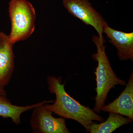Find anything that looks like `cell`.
<instances>
[{
	"mask_svg": "<svg viewBox=\"0 0 133 133\" xmlns=\"http://www.w3.org/2000/svg\"><path fill=\"white\" fill-rule=\"evenodd\" d=\"M52 101H44L35 104L26 106H19L12 104L7 97L0 95V116L4 118H10L12 121L17 125L21 123V116L22 114L38 106L46 103L53 102Z\"/></svg>",
	"mask_w": 133,
	"mask_h": 133,
	"instance_id": "9c48e42d",
	"label": "cell"
},
{
	"mask_svg": "<svg viewBox=\"0 0 133 133\" xmlns=\"http://www.w3.org/2000/svg\"><path fill=\"white\" fill-rule=\"evenodd\" d=\"M45 103L34 108L30 125L33 132L39 133H69L64 118H55Z\"/></svg>",
	"mask_w": 133,
	"mask_h": 133,
	"instance_id": "5b68a950",
	"label": "cell"
},
{
	"mask_svg": "<svg viewBox=\"0 0 133 133\" xmlns=\"http://www.w3.org/2000/svg\"><path fill=\"white\" fill-rule=\"evenodd\" d=\"M109 116L104 122L98 124L93 122L89 126L91 133H111L120 127L131 123L133 119L115 113H109Z\"/></svg>",
	"mask_w": 133,
	"mask_h": 133,
	"instance_id": "30bf717a",
	"label": "cell"
},
{
	"mask_svg": "<svg viewBox=\"0 0 133 133\" xmlns=\"http://www.w3.org/2000/svg\"><path fill=\"white\" fill-rule=\"evenodd\" d=\"M0 95L6 97L7 94L4 88L0 85Z\"/></svg>",
	"mask_w": 133,
	"mask_h": 133,
	"instance_id": "8fae6325",
	"label": "cell"
},
{
	"mask_svg": "<svg viewBox=\"0 0 133 133\" xmlns=\"http://www.w3.org/2000/svg\"><path fill=\"white\" fill-rule=\"evenodd\" d=\"M63 3L70 14L87 25L92 26L100 38H104L103 31L107 23L92 7L89 0H63Z\"/></svg>",
	"mask_w": 133,
	"mask_h": 133,
	"instance_id": "277c9868",
	"label": "cell"
},
{
	"mask_svg": "<svg viewBox=\"0 0 133 133\" xmlns=\"http://www.w3.org/2000/svg\"><path fill=\"white\" fill-rule=\"evenodd\" d=\"M103 33L106 35L109 42L115 46L118 56L121 61L133 60V33L118 31L107 25Z\"/></svg>",
	"mask_w": 133,
	"mask_h": 133,
	"instance_id": "52a82bcc",
	"label": "cell"
},
{
	"mask_svg": "<svg viewBox=\"0 0 133 133\" xmlns=\"http://www.w3.org/2000/svg\"><path fill=\"white\" fill-rule=\"evenodd\" d=\"M92 41L96 45L97 52L92 57L98 62L97 67L94 72L96 76L95 90L97 95L93 111L99 114L111 89L117 85H126L127 83L124 80L118 77L113 70L106 54L104 38H101L99 36H93Z\"/></svg>",
	"mask_w": 133,
	"mask_h": 133,
	"instance_id": "7a4b0ae2",
	"label": "cell"
},
{
	"mask_svg": "<svg viewBox=\"0 0 133 133\" xmlns=\"http://www.w3.org/2000/svg\"><path fill=\"white\" fill-rule=\"evenodd\" d=\"M125 88L117 98L103 106V111L121 115L133 119V73H131Z\"/></svg>",
	"mask_w": 133,
	"mask_h": 133,
	"instance_id": "ba28073f",
	"label": "cell"
},
{
	"mask_svg": "<svg viewBox=\"0 0 133 133\" xmlns=\"http://www.w3.org/2000/svg\"><path fill=\"white\" fill-rule=\"evenodd\" d=\"M14 45L8 35L0 31V85L3 88L8 84L14 72Z\"/></svg>",
	"mask_w": 133,
	"mask_h": 133,
	"instance_id": "8992f818",
	"label": "cell"
},
{
	"mask_svg": "<svg viewBox=\"0 0 133 133\" xmlns=\"http://www.w3.org/2000/svg\"><path fill=\"white\" fill-rule=\"evenodd\" d=\"M9 5L11 30L8 36L14 44L28 38L34 32L36 12L33 5L26 0H11Z\"/></svg>",
	"mask_w": 133,
	"mask_h": 133,
	"instance_id": "3957f363",
	"label": "cell"
},
{
	"mask_svg": "<svg viewBox=\"0 0 133 133\" xmlns=\"http://www.w3.org/2000/svg\"><path fill=\"white\" fill-rule=\"evenodd\" d=\"M48 89L50 93L56 95L55 102L51 105L46 104L52 113L65 118L71 119L81 124L87 131L93 121L102 122L104 119L90 108L81 104L66 92L62 79L53 76H48Z\"/></svg>",
	"mask_w": 133,
	"mask_h": 133,
	"instance_id": "6da1fadb",
	"label": "cell"
}]
</instances>
